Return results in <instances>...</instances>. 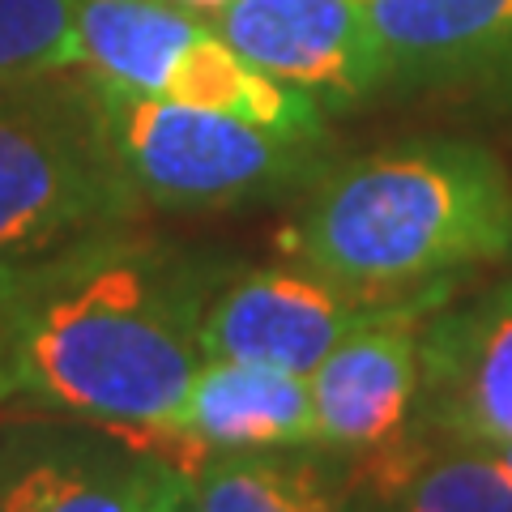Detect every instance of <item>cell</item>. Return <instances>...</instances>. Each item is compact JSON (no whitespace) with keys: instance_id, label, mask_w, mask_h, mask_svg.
<instances>
[{"instance_id":"6da1fadb","label":"cell","mask_w":512,"mask_h":512,"mask_svg":"<svg viewBox=\"0 0 512 512\" xmlns=\"http://www.w3.org/2000/svg\"><path fill=\"white\" fill-rule=\"evenodd\" d=\"M210 295L150 244L99 235L0 286V402L107 427L137 448L175 419Z\"/></svg>"},{"instance_id":"7a4b0ae2","label":"cell","mask_w":512,"mask_h":512,"mask_svg":"<svg viewBox=\"0 0 512 512\" xmlns=\"http://www.w3.org/2000/svg\"><path fill=\"white\" fill-rule=\"evenodd\" d=\"M512 248V175L470 141H414L355 158L312 192L295 261L372 299H414Z\"/></svg>"},{"instance_id":"3957f363","label":"cell","mask_w":512,"mask_h":512,"mask_svg":"<svg viewBox=\"0 0 512 512\" xmlns=\"http://www.w3.org/2000/svg\"><path fill=\"white\" fill-rule=\"evenodd\" d=\"M86 116L137 201L222 210L303 180L320 137H295L235 111L150 99L90 77Z\"/></svg>"},{"instance_id":"277c9868","label":"cell","mask_w":512,"mask_h":512,"mask_svg":"<svg viewBox=\"0 0 512 512\" xmlns=\"http://www.w3.org/2000/svg\"><path fill=\"white\" fill-rule=\"evenodd\" d=\"M77 56L94 82L320 137L308 94L252 69L205 13L171 0H77Z\"/></svg>"},{"instance_id":"5b68a950","label":"cell","mask_w":512,"mask_h":512,"mask_svg":"<svg viewBox=\"0 0 512 512\" xmlns=\"http://www.w3.org/2000/svg\"><path fill=\"white\" fill-rule=\"evenodd\" d=\"M99 133L56 111L0 103V286L111 235L137 210Z\"/></svg>"},{"instance_id":"8992f818","label":"cell","mask_w":512,"mask_h":512,"mask_svg":"<svg viewBox=\"0 0 512 512\" xmlns=\"http://www.w3.org/2000/svg\"><path fill=\"white\" fill-rule=\"evenodd\" d=\"M406 299H372L316 274L312 265H265L231 278L201 316L205 359L265 363L312 376L316 363L384 308Z\"/></svg>"},{"instance_id":"52a82bcc","label":"cell","mask_w":512,"mask_h":512,"mask_svg":"<svg viewBox=\"0 0 512 512\" xmlns=\"http://www.w3.org/2000/svg\"><path fill=\"white\" fill-rule=\"evenodd\" d=\"M210 22L252 69L316 107L363 99L389 77L367 0H231Z\"/></svg>"},{"instance_id":"ba28073f","label":"cell","mask_w":512,"mask_h":512,"mask_svg":"<svg viewBox=\"0 0 512 512\" xmlns=\"http://www.w3.org/2000/svg\"><path fill=\"white\" fill-rule=\"evenodd\" d=\"M316 444L384 453L406 440L423 402V303H393L329 350L308 376Z\"/></svg>"},{"instance_id":"9c48e42d","label":"cell","mask_w":512,"mask_h":512,"mask_svg":"<svg viewBox=\"0 0 512 512\" xmlns=\"http://www.w3.org/2000/svg\"><path fill=\"white\" fill-rule=\"evenodd\" d=\"M303 444H316L308 376L265 363L205 359L150 453L167 457L175 470H192L222 453H269Z\"/></svg>"},{"instance_id":"30bf717a","label":"cell","mask_w":512,"mask_h":512,"mask_svg":"<svg viewBox=\"0 0 512 512\" xmlns=\"http://www.w3.org/2000/svg\"><path fill=\"white\" fill-rule=\"evenodd\" d=\"M419 406L453 444H512V282L423 333Z\"/></svg>"},{"instance_id":"8fae6325","label":"cell","mask_w":512,"mask_h":512,"mask_svg":"<svg viewBox=\"0 0 512 512\" xmlns=\"http://www.w3.org/2000/svg\"><path fill=\"white\" fill-rule=\"evenodd\" d=\"M389 73L478 69L512 56V0H367Z\"/></svg>"},{"instance_id":"7c38bea8","label":"cell","mask_w":512,"mask_h":512,"mask_svg":"<svg viewBox=\"0 0 512 512\" xmlns=\"http://www.w3.org/2000/svg\"><path fill=\"white\" fill-rule=\"evenodd\" d=\"M197 512H355L338 474L303 457V448L222 453L184 470Z\"/></svg>"},{"instance_id":"4fadbf2b","label":"cell","mask_w":512,"mask_h":512,"mask_svg":"<svg viewBox=\"0 0 512 512\" xmlns=\"http://www.w3.org/2000/svg\"><path fill=\"white\" fill-rule=\"evenodd\" d=\"M146 470L124 474L90 457L43 453L0 474V512H141Z\"/></svg>"},{"instance_id":"5bb4252c","label":"cell","mask_w":512,"mask_h":512,"mask_svg":"<svg viewBox=\"0 0 512 512\" xmlns=\"http://www.w3.org/2000/svg\"><path fill=\"white\" fill-rule=\"evenodd\" d=\"M380 512H512V470L491 448L453 444L397 470Z\"/></svg>"},{"instance_id":"9a60e30c","label":"cell","mask_w":512,"mask_h":512,"mask_svg":"<svg viewBox=\"0 0 512 512\" xmlns=\"http://www.w3.org/2000/svg\"><path fill=\"white\" fill-rule=\"evenodd\" d=\"M77 69V0H0V90Z\"/></svg>"},{"instance_id":"2e32d148","label":"cell","mask_w":512,"mask_h":512,"mask_svg":"<svg viewBox=\"0 0 512 512\" xmlns=\"http://www.w3.org/2000/svg\"><path fill=\"white\" fill-rule=\"evenodd\" d=\"M141 512H197L188 495L184 470H146V491H141Z\"/></svg>"},{"instance_id":"e0dca14e","label":"cell","mask_w":512,"mask_h":512,"mask_svg":"<svg viewBox=\"0 0 512 512\" xmlns=\"http://www.w3.org/2000/svg\"><path fill=\"white\" fill-rule=\"evenodd\" d=\"M171 5H184L192 13H205V18H214V13H222L231 5V0H171Z\"/></svg>"},{"instance_id":"ac0fdd59","label":"cell","mask_w":512,"mask_h":512,"mask_svg":"<svg viewBox=\"0 0 512 512\" xmlns=\"http://www.w3.org/2000/svg\"><path fill=\"white\" fill-rule=\"evenodd\" d=\"M491 453H495V457H500V461H504V466L512 470V444H504V448H491Z\"/></svg>"}]
</instances>
